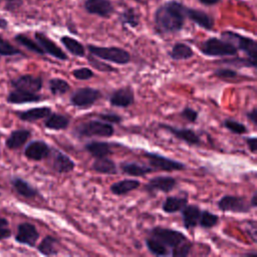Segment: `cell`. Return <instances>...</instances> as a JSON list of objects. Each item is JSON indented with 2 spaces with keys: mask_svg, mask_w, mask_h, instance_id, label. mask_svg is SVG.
I'll use <instances>...</instances> for the list:
<instances>
[{
  "mask_svg": "<svg viewBox=\"0 0 257 257\" xmlns=\"http://www.w3.org/2000/svg\"><path fill=\"white\" fill-rule=\"evenodd\" d=\"M38 239L39 233L33 224L24 222L17 226V232L15 235V241L17 243L29 247H34Z\"/></svg>",
  "mask_w": 257,
  "mask_h": 257,
  "instance_id": "cell-10",
  "label": "cell"
},
{
  "mask_svg": "<svg viewBox=\"0 0 257 257\" xmlns=\"http://www.w3.org/2000/svg\"><path fill=\"white\" fill-rule=\"evenodd\" d=\"M7 225H8V221L5 218L0 216V228L1 227H6Z\"/></svg>",
  "mask_w": 257,
  "mask_h": 257,
  "instance_id": "cell-56",
  "label": "cell"
},
{
  "mask_svg": "<svg viewBox=\"0 0 257 257\" xmlns=\"http://www.w3.org/2000/svg\"><path fill=\"white\" fill-rule=\"evenodd\" d=\"M245 141H246L248 149L253 154H255L257 151V138L256 137H248V138H246Z\"/></svg>",
  "mask_w": 257,
  "mask_h": 257,
  "instance_id": "cell-49",
  "label": "cell"
},
{
  "mask_svg": "<svg viewBox=\"0 0 257 257\" xmlns=\"http://www.w3.org/2000/svg\"><path fill=\"white\" fill-rule=\"evenodd\" d=\"M215 75L223 80L235 79L238 76V72L232 68H219L215 71Z\"/></svg>",
  "mask_w": 257,
  "mask_h": 257,
  "instance_id": "cell-45",
  "label": "cell"
},
{
  "mask_svg": "<svg viewBox=\"0 0 257 257\" xmlns=\"http://www.w3.org/2000/svg\"><path fill=\"white\" fill-rule=\"evenodd\" d=\"M160 127L168 131L171 133L175 138L185 142L186 144L190 146H197L200 144V137L197 135V133L191 128L187 127H177L166 123H161Z\"/></svg>",
  "mask_w": 257,
  "mask_h": 257,
  "instance_id": "cell-17",
  "label": "cell"
},
{
  "mask_svg": "<svg viewBox=\"0 0 257 257\" xmlns=\"http://www.w3.org/2000/svg\"><path fill=\"white\" fill-rule=\"evenodd\" d=\"M191 248H192V243L188 239L182 244H180L178 247L173 249L170 254L174 257H187L191 252Z\"/></svg>",
  "mask_w": 257,
  "mask_h": 257,
  "instance_id": "cell-43",
  "label": "cell"
},
{
  "mask_svg": "<svg viewBox=\"0 0 257 257\" xmlns=\"http://www.w3.org/2000/svg\"><path fill=\"white\" fill-rule=\"evenodd\" d=\"M220 1L222 0H199V2L203 5H206V6H212V5H215L217 3H219Z\"/></svg>",
  "mask_w": 257,
  "mask_h": 257,
  "instance_id": "cell-53",
  "label": "cell"
},
{
  "mask_svg": "<svg viewBox=\"0 0 257 257\" xmlns=\"http://www.w3.org/2000/svg\"><path fill=\"white\" fill-rule=\"evenodd\" d=\"M52 168L55 172L59 174H65L73 171V169L75 168V163L62 152L55 151L53 155Z\"/></svg>",
  "mask_w": 257,
  "mask_h": 257,
  "instance_id": "cell-22",
  "label": "cell"
},
{
  "mask_svg": "<svg viewBox=\"0 0 257 257\" xmlns=\"http://www.w3.org/2000/svg\"><path fill=\"white\" fill-rule=\"evenodd\" d=\"M57 244H58V241L56 238H54L53 236L47 235L39 243V245L37 246V250L40 254H42L44 256L56 255L58 253L57 248H56Z\"/></svg>",
  "mask_w": 257,
  "mask_h": 257,
  "instance_id": "cell-33",
  "label": "cell"
},
{
  "mask_svg": "<svg viewBox=\"0 0 257 257\" xmlns=\"http://www.w3.org/2000/svg\"><path fill=\"white\" fill-rule=\"evenodd\" d=\"M51 108L48 106H40V107H32L26 110L16 111L15 114L23 121L33 122L41 118H45L51 113Z\"/></svg>",
  "mask_w": 257,
  "mask_h": 257,
  "instance_id": "cell-20",
  "label": "cell"
},
{
  "mask_svg": "<svg viewBox=\"0 0 257 257\" xmlns=\"http://www.w3.org/2000/svg\"><path fill=\"white\" fill-rule=\"evenodd\" d=\"M247 232L248 234L250 235V237L252 238L253 242H256V234H257V231H256V223L254 221H252L251 223H249L247 225Z\"/></svg>",
  "mask_w": 257,
  "mask_h": 257,
  "instance_id": "cell-50",
  "label": "cell"
},
{
  "mask_svg": "<svg viewBox=\"0 0 257 257\" xmlns=\"http://www.w3.org/2000/svg\"><path fill=\"white\" fill-rule=\"evenodd\" d=\"M101 91L96 88L79 87L71 93L69 97V102L75 107L87 108L93 105L98 99L101 98Z\"/></svg>",
  "mask_w": 257,
  "mask_h": 257,
  "instance_id": "cell-6",
  "label": "cell"
},
{
  "mask_svg": "<svg viewBox=\"0 0 257 257\" xmlns=\"http://www.w3.org/2000/svg\"><path fill=\"white\" fill-rule=\"evenodd\" d=\"M219 62H223L226 63L228 65H234L237 67H253L256 68V61L250 59V58H243V57H233L230 59H224L222 61Z\"/></svg>",
  "mask_w": 257,
  "mask_h": 257,
  "instance_id": "cell-40",
  "label": "cell"
},
{
  "mask_svg": "<svg viewBox=\"0 0 257 257\" xmlns=\"http://www.w3.org/2000/svg\"><path fill=\"white\" fill-rule=\"evenodd\" d=\"M97 116L100 120H103L108 123H119L122 120V117L120 115L112 112H101L98 113Z\"/></svg>",
  "mask_w": 257,
  "mask_h": 257,
  "instance_id": "cell-47",
  "label": "cell"
},
{
  "mask_svg": "<svg viewBox=\"0 0 257 257\" xmlns=\"http://www.w3.org/2000/svg\"><path fill=\"white\" fill-rule=\"evenodd\" d=\"M249 203L252 208H255L257 206V192H254L251 199L249 200Z\"/></svg>",
  "mask_w": 257,
  "mask_h": 257,
  "instance_id": "cell-54",
  "label": "cell"
},
{
  "mask_svg": "<svg viewBox=\"0 0 257 257\" xmlns=\"http://www.w3.org/2000/svg\"><path fill=\"white\" fill-rule=\"evenodd\" d=\"M188 204V197L183 196H169L165 199V201L162 204V210L165 213L173 214L180 212L186 205Z\"/></svg>",
  "mask_w": 257,
  "mask_h": 257,
  "instance_id": "cell-27",
  "label": "cell"
},
{
  "mask_svg": "<svg viewBox=\"0 0 257 257\" xmlns=\"http://www.w3.org/2000/svg\"><path fill=\"white\" fill-rule=\"evenodd\" d=\"M182 220L185 229L190 230L198 225L201 209L197 205H186L182 210Z\"/></svg>",
  "mask_w": 257,
  "mask_h": 257,
  "instance_id": "cell-21",
  "label": "cell"
},
{
  "mask_svg": "<svg viewBox=\"0 0 257 257\" xmlns=\"http://www.w3.org/2000/svg\"><path fill=\"white\" fill-rule=\"evenodd\" d=\"M0 196H1V192H0Z\"/></svg>",
  "mask_w": 257,
  "mask_h": 257,
  "instance_id": "cell-58",
  "label": "cell"
},
{
  "mask_svg": "<svg viewBox=\"0 0 257 257\" xmlns=\"http://www.w3.org/2000/svg\"><path fill=\"white\" fill-rule=\"evenodd\" d=\"M42 99V95L37 92H29L21 89L11 90L7 95V101L12 104H22L28 102H37Z\"/></svg>",
  "mask_w": 257,
  "mask_h": 257,
  "instance_id": "cell-19",
  "label": "cell"
},
{
  "mask_svg": "<svg viewBox=\"0 0 257 257\" xmlns=\"http://www.w3.org/2000/svg\"><path fill=\"white\" fill-rule=\"evenodd\" d=\"M11 185L13 189L17 192V194L24 198L31 199L38 195V191L34 187H32L27 181L20 177H13L11 179Z\"/></svg>",
  "mask_w": 257,
  "mask_h": 257,
  "instance_id": "cell-26",
  "label": "cell"
},
{
  "mask_svg": "<svg viewBox=\"0 0 257 257\" xmlns=\"http://www.w3.org/2000/svg\"><path fill=\"white\" fill-rule=\"evenodd\" d=\"M223 125L231 133L235 134V135H244L246 133H248V128L247 126L242 123V122H239L235 119H232V118H226L224 119L223 121Z\"/></svg>",
  "mask_w": 257,
  "mask_h": 257,
  "instance_id": "cell-39",
  "label": "cell"
},
{
  "mask_svg": "<svg viewBox=\"0 0 257 257\" xmlns=\"http://www.w3.org/2000/svg\"><path fill=\"white\" fill-rule=\"evenodd\" d=\"M45 121H44V126L48 130H52V131H61V130H65L68 127L70 120L69 118L64 115V114H60V113H50L48 116L45 117Z\"/></svg>",
  "mask_w": 257,
  "mask_h": 257,
  "instance_id": "cell-28",
  "label": "cell"
},
{
  "mask_svg": "<svg viewBox=\"0 0 257 257\" xmlns=\"http://www.w3.org/2000/svg\"><path fill=\"white\" fill-rule=\"evenodd\" d=\"M84 150L95 159L107 157L112 153L109 143L100 141H92L85 144Z\"/></svg>",
  "mask_w": 257,
  "mask_h": 257,
  "instance_id": "cell-24",
  "label": "cell"
},
{
  "mask_svg": "<svg viewBox=\"0 0 257 257\" xmlns=\"http://www.w3.org/2000/svg\"><path fill=\"white\" fill-rule=\"evenodd\" d=\"M186 17H188L192 22L206 30H212L214 27V19L203 10L187 7Z\"/></svg>",
  "mask_w": 257,
  "mask_h": 257,
  "instance_id": "cell-18",
  "label": "cell"
},
{
  "mask_svg": "<svg viewBox=\"0 0 257 257\" xmlns=\"http://www.w3.org/2000/svg\"><path fill=\"white\" fill-rule=\"evenodd\" d=\"M141 186V182L136 179H124L118 182H115L110 185L109 190L113 195L122 196L126 195L130 192L138 189Z\"/></svg>",
  "mask_w": 257,
  "mask_h": 257,
  "instance_id": "cell-25",
  "label": "cell"
},
{
  "mask_svg": "<svg viewBox=\"0 0 257 257\" xmlns=\"http://www.w3.org/2000/svg\"><path fill=\"white\" fill-rule=\"evenodd\" d=\"M87 61L88 63L93 67L95 68L96 70L98 71H101V72H112V71H116V69L114 67H112L111 65L109 64H106L105 62L103 61H100L98 60L97 57H95L94 55L90 54L88 57H87Z\"/></svg>",
  "mask_w": 257,
  "mask_h": 257,
  "instance_id": "cell-41",
  "label": "cell"
},
{
  "mask_svg": "<svg viewBox=\"0 0 257 257\" xmlns=\"http://www.w3.org/2000/svg\"><path fill=\"white\" fill-rule=\"evenodd\" d=\"M48 88L53 95H62L70 89V85L62 78L53 77L48 81Z\"/></svg>",
  "mask_w": 257,
  "mask_h": 257,
  "instance_id": "cell-36",
  "label": "cell"
},
{
  "mask_svg": "<svg viewBox=\"0 0 257 257\" xmlns=\"http://www.w3.org/2000/svg\"><path fill=\"white\" fill-rule=\"evenodd\" d=\"M60 42L72 55L78 57L85 56V47L75 38L64 35L60 37Z\"/></svg>",
  "mask_w": 257,
  "mask_h": 257,
  "instance_id": "cell-31",
  "label": "cell"
},
{
  "mask_svg": "<svg viewBox=\"0 0 257 257\" xmlns=\"http://www.w3.org/2000/svg\"><path fill=\"white\" fill-rule=\"evenodd\" d=\"M87 49L90 54L94 55L95 57L116 64H126L131 60V54L120 47L97 46L89 44L87 46Z\"/></svg>",
  "mask_w": 257,
  "mask_h": 257,
  "instance_id": "cell-4",
  "label": "cell"
},
{
  "mask_svg": "<svg viewBox=\"0 0 257 257\" xmlns=\"http://www.w3.org/2000/svg\"><path fill=\"white\" fill-rule=\"evenodd\" d=\"M177 186V181L175 178L170 176H157L149 180L145 186V190L150 195H154L161 191L164 193H169L173 191Z\"/></svg>",
  "mask_w": 257,
  "mask_h": 257,
  "instance_id": "cell-11",
  "label": "cell"
},
{
  "mask_svg": "<svg viewBox=\"0 0 257 257\" xmlns=\"http://www.w3.org/2000/svg\"><path fill=\"white\" fill-rule=\"evenodd\" d=\"M42 78L31 74L20 75L11 80V85L16 89H21L29 92H38L42 88Z\"/></svg>",
  "mask_w": 257,
  "mask_h": 257,
  "instance_id": "cell-14",
  "label": "cell"
},
{
  "mask_svg": "<svg viewBox=\"0 0 257 257\" xmlns=\"http://www.w3.org/2000/svg\"><path fill=\"white\" fill-rule=\"evenodd\" d=\"M151 236L158 239L165 246L171 248L172 250L178 247L186 240H188V238L181 231L174 230L171 228H164L160 226L154 227L151 230Z\"/></svg>",
  "mask_w": 257,
  "mask_h": 257,
  "instance_id": "cell-7",
  "label": "cell"
},
{
  "mask_svg": "<svg viewBox=\"0 0 257 257\" xmlns=\"http://www.w3.org/2000/svg\"><path fill=\"white\" fill-rule=\"evenodd\" d=\"M120 169L122 173L133 177H142L154 171L151 166L147 167L136 162H122L120 164Z\"/></svg>",
  "mask_w": 257,
  "mask_h": 257,
  "instance_id": "cell-29",
  "label": "cell"
},
{
  "mask_svg": "<svg viewBox=\"0 0 257 257\" xmlns=\"http://www.w3.org/2000/svg\"><path fill=\"white\" fill-rule=\"evenodd\" d=\"M146 245L149 251L156 256H167L170 254L169 248L152 236L146 239Z\"/></svg>",
  "mask_w": 257,
  "mask_h": 257,
  "instance_id": "cell-35",
  "label": "cell"
},
{
  "mask_svg": "<svg viewBox=\"0 0 257 257\" xmlns=\"http://www.w3.org/2000/svg\"><path fill=\"white\" fill-rule=\"evenodd\" d=\"M144 155L146 158H148L150 166L153 168V170L173 172V171H183L186 168V166L183 163L179 161H175L168 157L159 155L157 153L146 152Z\"/></svg>",
  "mask_w": 257,
  "mask_h": 257,
  "instance_id": "cell-8",
  "label": "cell"
},
{
  "mask_svg": "<svg viewBox=\"0 0 257 257\" xmlns=\"http://www.w3.org/2000/svg\"><path fill=\"white\" fill-rule=\"evenodd\" d=\"M51 153V149L44 141L36 140L30 142L24 150V155L27 159L32 161H42L46 159Z\"/></svg>",
  "mask_w": 257,
  "mask_h": 257,
  "instance_id": "cell-13",
  "label": "cell"
},
{
  "mask_svg": "<svg viewBox=\"0 0 257 257\" xmlns=\"http://www.w3.org/2000/svg\"><path fill=\"white\" fill-rule=\"evenodd\" d=\"M169 55L174 60H185L192 58L194 56V51L186 43L177 42L173 45Z\"/></svg>",
  "mask_w": 257,
  "mask_h": 257,
  "instance_id": "cell-32",
  "label": "cell"
},
{
  "mask_svg": "<svg viewBox=\"0 0 257 257\" xmlns=\"http://www.w3.org/2000/svg\"><path fill=\"white\" fill-rule=\"evenodd\" d=\"M24 3V0H3L4 9L8 12H15Z\"/></svg>",
  "mask_w": 257,
  "mask_h": 257,
  "instance_id": "cell-48",
  "label": "cell"
},
{
  "mask_svg": "<svg viewBox=\"0 0 257 257\" xmlns=\"http://www.w3.org/2000/svg\"><path fill=\"white\" fill-rule=\"evenodd\" d=\"M247 117L249 118V120L256 125L257 124V108L254 106L250 111L247 112Z\"/></svg>",
  "mask_w": 257,
  "mask_h": 257,
  "instance_id": "cell-51",
  "label": "cell"
},
{
  "mask_svg": "<svg viewBox=\"0 0 257 257\" xmlns=\"http://www.w3.org/2000/svg\"><path fill=\"white\" fill-rule=\"evenodd\" d=\"M10 236H11V231L9 229H7L6 227H1L0 228V240L7 239Z\"/></svg>",
  "mask_w": 257,
  "mask_h": 257,
  "instance_id": "cell-52",
  "label": "cell"
},
{
  "mask_svg": "<svg viewBox=\"0 0 257 257\" xmlns=\"http://www.w3.org/2000/svg\"><path fill=\"white\" fill-rule=\"evenodd\" d=\"M118 20L122 26H128L132 28H136L140 24V16L138 12L132 7L123 10L118 15Z\"/></svg>",
  "mask_w": 257,
  "mask_h": 257,
  "instance_id": "cell-34",
  "label": "cell"
},
{
  "mask_svg": "<svg viewBox=\"0 0 257 257\" xmlns=\"http://www.w3.org/2000/svg\"><path fill=\"white\" fill-rule=\"evenodd\" d=\"M73 77H75L78 80H88L94 76L93 71L88 67H80L73 69L71 71Z\"/></svg>",
  "mask_w": 257,
  "mask_h": 257,
  "instance_id": "cell-44",
  "label": "cell"
},
{
  "mask_svg": "<svg viewBox=\"0 0 257 257\" xmlns=\"http://www.w3.org/2000/svg\"><path fill=\"white\" fill-rule=\"evenodd\" d=\"M15 41L17 43H19L20 45L24 46L25 48H27L28 50L34 52V53H37V54H40V55H43L44 54V51L43 49L40 47V45L33 41L32 39H30L29 37H27L25 34H22V33H19V34H16L15 37H14Z\"/></svg>",
  "mask_w": 257,
  "mask_h": 257,
  "instance_id": "cell-37",
  "label": "cell"
},
{
  "mask_svg": "<svg viewBox=\"0 0 257 257\" xmlns=\"http://www.w3.org/2000/svg\"><path fill=\"white\" fill-rule=\"evenodd\" d=\"M180 115L186 119L187 121L189 122H196L198 116H199V113L197 110H195L194 108L192 107H189V106H186L182 109V111L180 112Z\"/></svg>",
  "mask_w": 257,
  "mask_h": 257,
  "instance_id": "cell-46",
  "label": "cell"
},
{
  "mask_svg": "<svg viewBox=\"0 0 257 257\" xmlns=\"http://www.w3.org/2000/svg\"><path fill=\"white\" fill-rule=\"evenodd\" d=\"M221 36L223 39L228 40L231 43H233L237 49L245 52L247 54L248 58L256 61L257 43L254 39H252L250 37H246L244 35H241L237 32H233V31H223L221 33Z\"/></svg>",
  "mask_w": 257,
  "mask_h": 257,
  "instance_id": "cell-5",
  "label": "cell"
},
{
  "mask_svg": "<svg viewBox=\"0 0 257 257\" xmlns=\"http://www.w3.org/2000/svg\"><path fill=\"white\" fill-rule=\"evenodd\" d=\"M114 128L111 123L105 122L100 119H91L78 124L74 128V135L78 138H91V137H111Z\"/></svg>",
  "mask_w": 257,
  "mask_h": 257,
  "instance_id": "cell-3",
  "label": "cell"
},
{
  "mask_svg": "<svg viewBox=\"0 0 257 257\" xmlns=\"http://www.w3.org/2000/svg\"><path fill=\"white\" fill-rule=\"evenodd\" d=\"M219 210L230 213H248L251 210L250 203L244 198L239 196L225 195L217 203Z\"/></svg>",
  "mask_w": 257,
  "mask_h": 257,
  "instance_id": "cell-9",
  "label": "cell"
},
{
  "mask_svg": "<svg viewBox=\"0 0 257 257\" xmlns=\"http://www.w3.org/2000/svg\"><path fill=\"white\" fill-rule=\"evenodd\" d=\"M199 49L204 55L212 57L233 56L236 55L238 51L233 43L223 38L220 39L217 37H210L206 39L201 43Z\"/></svg>",
  "mask_w": 257,
  "mask_h": 257,
  "instance_id": "cell-2",
  "label": "cell"
},
{
  "mask_svg": "<svg viewBox=\"0 0 257 257\" xmlns=\"http://www.w3.org/2000/svg\"><path fill=\"white\" fill-rule=\"evenodd\" d=\"M8 27V21L5 18L0 17V29H6Z\"/></svg>",
  "mask_w": 257,
  "mask_h": 257,
  "instance_id": "cell-55",
  "label": "cell"
},
{
  "mask_svg": "<svg viewBox=\"0 0 257 257\" xmlns=\"http://www.w3.org/2000/svg\"><path fill=\"white\" fill-rule=\"evenodd\" d=\"M31 136V132L26 128H18L12 131L6 139V146L10 150H17L28 141Z\"/></svg>",
  "mask_w": 257,
  "mask_h": 257,
  "instance_id": "cell-23",
  "label": "cell"
},
{
  "mask_svg": "<svg viewBox=\"0 0 257 257\" xmlns=\"http://www.w3.org/2000/svg\"><path fill=\"white\" fill-rule=\"evenodd\" d=\"M219 222V216L207 211V210H201L200 213V218L198 225L204 229H210L215 227Z\"/></svg>",
  "mask_w": 257,
  "mask_h": 257,
  "instance_id": "cell-38",
  "label": "cell"
},
{
  "mask_svg": "<svg viewBox=\"0 0 257 257\" xmlns=\"http://www.w3.org/2000/svg\"><path fill=\"white\" fill-rule=\"evenodd\" d=\"M21 53L22 52L9 41L0 37V56H14Z\"/></svg>",
  "mask_w": 257,
  "mask_h": 257,
  "instance_id": "cell-42",
  "label": "cell"
},
{
  "mask_svg": "<svg viewBox=\"0 0 257 257\" xmlns=\"http://www.w3.org/2000/svg\"><path fill=\"white\" fill-rule=\"evenodd\" d=\"M135 102V93L131 86H122L113 90L109 96V103L116 107H128Z\"/></svg>",
  "mask_w": 257,
  "mask_h": 257,
  "instance_id": "cell-16",
  "label": "cell"
},
{
  "mask_svg": "<svg viewBox=\"0 0 257 257\" xmlns=\"http://www.w3.org/2000/svg\"><path fill=\"white\" fill-rule=\"evenodd\" d=\"M34 37L36 42L43 49L44 53H47L59 60H67L68 56L66 53L58 46L54 41H52L49 37H47L43 32H35Z\"/></svg>",
  "mask_w": 257,
  "mask_h": 257,
  "instance_id": "cell-12",
  "label": "cell"
},
{
  "mask_svg": "<svg viewBox=\"0 0 257 257\" xmlns=\"http://www.w3.org/2000/svg\"><path fill=\"white\" fill-rule=\"evenodd\" d=\"M136 1H137V2H142L143 0H136Z\"/></svg>",
  "mask_w": 257,
  "mask_h": 257,
  "instance_id": "cell-57",
  "label": "cell"
},
{
  "mask_svg": "<svg viewBox=\"0 0 257 257\" xmlns=\"http://www.w3.org/2000/svg\"><path fill=\"white\" fill-rule=\"evenodd\" d=\"M186 8L176 0L160 5L154 14L155 30L159 34H173L181 31L185 24Z\"/></svg>",
  "mask_w": 257,
  "mask_h": 257,
  "instance_id": "cell-1",
  "label": "cell"
},
{
  "mask_svg": "<svg viewBox=\"0 0 257 257\" xmlns=\"http://www.w3.org/2000/svg\"><path fill=\"white\" fill-rule=\"evenodd\" d=\"M91 169L98 174L104 175H114L117 173L115 163L107 157L95 159V161H93L91 165Z\"/></svg>",
  "mask_w": 257,
  "mask_h": 257,
  "instance_id": "cell-30",
  "label": "cell"
},
{
  "mask_svg": "<svg viewBox=\"0 0 257 257\" xmlns=\"http://www.w3.org/2000/svg\"><path fill=\"white\" fill-rule=\"evenodd\" d=\"M84 9L87 13L108 18L114 11L113 5L109 0H85Z\"/></svg>",
  "mask_w": 257,
  "mask_h": 257,
  "instance_id": "cell-15",
  "label": "cell"
}]
</instances>
